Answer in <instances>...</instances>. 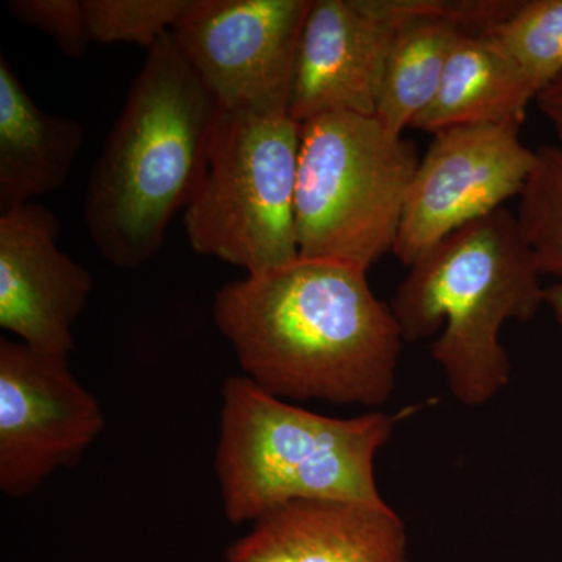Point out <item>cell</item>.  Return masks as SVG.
<instances>
[{
    "instance_id": "d6986e66",
    "label": "cell",
    "mask_w": 562,
    "mask_h": 562,
    "mask_svg": "<svg viewBox=\"0 0 562 562\" xmlns=\"http://www.w3.org/2000/svg\"><path fill=\"white\" fill-rule=\"evenodd\" d=\"M9 11L21 24L47 33L66 57L87 55L92 40L83 0H10Z\"/></svg>"
},
{
    "instance_id": "7c38bea8",
    "label": "cell",
    "mask_w": 562,
    "mask_h": 562,
    "mask_svg": "<svg viewBox=\"0 0 562 562\" xmlns=\"http://www.w3.org/2000/svg\"><path fill=\"white\" fill-rule=\"evenodd\" d=\"M225 561L409 562L408 536L386 502H292L255 520Z\"/></svg>"
},
{
    "instance_id": "5bb4252c",
    "label": "cell",
    "mask_w": 562,
    "mask_h": 562,
    "mask_svg": "<svg viewBox=\"0 0 562 562\" xmlns=\"http://www.w3.org/2000/svg\"><path fill=\"white\" fill-rule=\"evenodd\" d=\"M83 143V125L41 110L0 58V213L60 190Z\"/></svg>"
},
{
    "instance_id": "2e32d148",
    "label": "cell",
    "mask_w": 562,
    "mask_h": 562,
    "mask_svg": "<svg viewBox=\"0 0 562 562\" xmlns=\"http://www.w3.org/2000/svg\"><path fill=\"white\" fill-rule=\"evenodd\" d=\"M516 217L542 277L562 283V146H541Z\"/></svg>"
},
{
    "instance_id": "4fadbf2b",
    "label": "cell",
    "mask_w": 562,
    "mask_h": 562,
    "mask_svg": "<svg viewBox=\"0 0 562 562\" xmlns=\"http://www.w3.org/2000/svg\"><path fill=\"white\" fill-rule=\"evenodd\" d=\"M482 0H401L375 117L390 131L412 128L441 85L453 47L479 31Z\"/></svg>"
},
{
    "instance_id": "44dd1931",
    "label": "cell",
    "mask_w": 562,
    "mask_h": 562,
    "mask_svg": "<svg viewBox=\"0 0 562 562\" xmlns=\"http://www.w3.org/2000/svg\"><path fill=\"white\" fill-rule=\"evenodd\" d=\"M546 305L552 310L554 319H557L558 324L562 327V283L561 281H557V283L550 284V286H546Z\"/></svg>"
},
{
    "instance_id": "ba28073f",
    "label": "cell",
    "mask_w": 562,
    "mask_h": 562,
    "mask_svg": "<svg viewBox=\"0 0 562 562\" xmlns=\"http://www.w3.org/2000/svg\"><path fill=\"white\" fill-rule=\"evenodd\" d=\"M312 0H195L172 36L225 111L288 113Z\"/></svg>"
},
{
    "instance_id": "30bf717a",
    "label": "cell",
    "mask_w": 562,
    "mask_h": 562,
    "mask_svg": "<svg viewBox=\"0 0 562 562\" xmlns=\"http://www.w3.org/2000/svg\"><path fill=\"white\" fill-rule=\"evenodd\" d=\"M401 0H312L303 24L288 113L375 116Z\"/></svg>"
},
{
    "instance_id": "9c48e42d",
    "label": "cell",
    "mask_w": 562,
    "mask_h": 562,
    "mask_svg": "<svg viewBox=\"0 0 562 562\" xmlns=\"http://www.w3.org/2000/svg\"><path fill=\"white\" fill-rule=\"evenodd\" d=\"M68 358L0 341V490L11 498L76 464L105 427L101 403Z\"/></svg>"
},
{
    "instance_id": "7a4b0ae2",
    "label": "cell",
    "mask_w": 562,
    "mask_h": 562,
    "mask_svg": "<svg viewBox=\"0 0 562 562\" xmlns=\"http://www.w3.org/2000/svg\"><path fill=\"white\" fill-rule=\"evenodd\" d=\"M220 110L172 33L147 50L85 195V225L103 260L138 269L157 257L201 183Z\"/></svg>"
},
{
    "instance_id": "8fae6325",
    "label": "cell",
    "mask_w": 562,
    "mask_h": 562,
    "mask_svg": "<svg viewBox=\"0 0 562 562\" xmlns=\"http://www.w3.org/2000/svg\"><path fill=\"white\" fill-rule=\"evenodd\" d=\"M60 220L40 203L0 214V327L20 342L69 357L92 277L58 247Z\"/></svg>"
},
{
    "instance_id": "3957f363",
    "label": "cell",
    "mask_w": 562,
    "mask_h": 562,
    "mask_svg": "<svg viewBox=\"0 0 562 562\" xmlns=\"http://www.w3.org/2000/svg\"><path fill=\"white\" fill-rule=\"evenodd\" d=\"M541 279L516 214L503 209L454 232L413 262L391 310L405 341L441 331L432 358L454 398L473 408L512 382L502 327L535 319L546 305Z\"/></svg>"
},
{
    "instance_id": "6da1fadb",
    "label": "cell",
    "mask_w": 562,
    "mask_h": 562,
    "mask_svg": "<svg viewBox=\"0 0 562 562\" xmlns=\"http://www.w3.org/2000/svg\"><path fill=\"white\" fill-rule=\"evenodd\" d=\"M213 316L243 375L276 397L366 408L391 398L405 339L362 269L297 258L225 284Z\"/></svg>"
},
{
    "instance_id": "277c9868",
    "label": "cell",
    "mask_w": 562,
    "mask_h": 562,
    "mask_svg": "<svg viewBox=\"0 0 562 562\" xmlns=\"http://www.w3.org/2000/svg\"><path fill=\"white\" fill-rule=\"evenodd\" d=\"M409 412L324 416L262 391L247 376L222 386L214 472L233 525L303 501L383 503L375 458Z\"/></svg>"
},
{
    "instance_id": "8992f818",
    "label": "cell",
    "mask_w": 562,
    "mask_h": 562,
    "mask_svg": "<svg viewBox=\"0 0 562 562\" xmlns=\"http://www.w3.org/2000/svg\"><path fill=\"white\" fill-rule=\"evenodd\" d=\"M301 124L290 113L220 110L201 183L184 209L192 249L247 276L301 258L295 228Z\"/></svg>"
},
{
    "instance_id": "ac0fdd59",
    "label": "cell",
    "mask_w": 562,
    "mask_h": 562,
    "mask_svg": "<svg viewBox=\"0 0 562 562\" xmlns=\"http://www.w3.org/2000/svg\"><path fill=\"white\" fill-rule=\"evenodd\" d=\"M195 0H83L91 40L150 49L169 35Z\"/></svg>"
},
{
    "instance_id": "ffe728a7",
    "label": "cell",
    "mask_w": 562,
    "mask_h": 562,
    "mask_svg": "<svg viewBox=\"0 0 562 562\" xmlns=\"http://www.w3.org/2000/svg\"><path fill=\"white\" fill-rule=\"evenodd\" d=\"M539 110L547 121L552 124L557 138L562 146V74L557 80L552 81L546 90L536 99Z\"/></svg>"
},
{
    "instance_id": "52a82bcc",
    "label": "cell",
    "mask_w": 562,
    "mask_h": 562,
    "mask_svg": "<svg viewBox=\"0 0 562 562\" xmlns=\"http://www.w3.org/2000/svg\"><path fill=\"white\" fill-rule=\"evenodd\" d=\"M519 122L464 125L432 135L414 172L392 254L412 266L473 222L520 198L536 150L520 138Z\"/></svg>"
},
{
    "instance_id": "e0dca14e",
    "label": "cell",
    "mask_w": 562,
    "mask_h": 562,
    "mask_svg": "<svg viewBox=\"0 0 562 562\" xmlns=\"http://www.w3.org/2000/svg\"><path fill=\"white\" fill-rule=\"evenodd\" d=\"M491 35L501 41L539 94L561 76L562 0H519Z\"/></svg>"
},
{
    "instance_id": "9a60e30c",
    "label": "cell",
    "mask_w": 562,
    "mask_h": 562,
    "mask_svg": "<svg viewBox=\"0 0 562 562\" xmlns=\"http://www.w3.org/2000/svg\"><path fill=\"white\" fill-rule=\"evenodd\" d=\"M538 90L491 33H464L447 61L438 92L412 128L431 133L464 125L522 124Z\"/></svg>"
},
{
    "instance_id": "5b68a950",
    "label": "cell",
    "mask_w": 562,
    "mask_h": 562,
    "mask_svg": "<svg viewBox=\"0 0 562 562\" xmlns=\"http://www.w3.org/2000/svg\"><path fill=\"white\" fill-rule=\"evenodd\" d=\"M420 157L375 116L331 113L301 124L299 255L369 272L392 254Z\"/></svg>"
}]
</instances>
